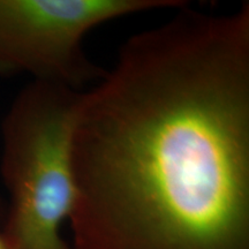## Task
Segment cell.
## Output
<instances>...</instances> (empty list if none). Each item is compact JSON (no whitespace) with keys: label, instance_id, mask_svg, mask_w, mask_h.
Returning <instances> with one entry per match:
<instances>
[{"label":"cell","instance_id":"1","mask_svg":"<svg viewBox=\"0 0 249 249\" xmlns=\"http://www.w3.org/2000/svg\"><path fill=\"white\" fill-rule=\"evenodd\" d=\"M176 12L81 93L74 249H249V4Z\"/></svg>","mask_w":249,"mask_h":249},{"label":"cell","instance_id":"2","mask_svg":"<svg viewBox=\"0 0 249 249\" xmlns=\"http://www.w3.org/2000/svg\"><path fill=\"white\" fill-rule=\"evenodd\" d=\"M81 93L31 81L5 114L0 173L9 204L1 232L12 249H74L61 229L75 203L71 139Z\"/></svg>","mask_w":249,"mask_h":249},{"label":"cell","instance_id":"3","mask_svg":"<svg viewBox=\"0 0 249 249\" xmlns=\"http://www.w3.org/2000/svg\"><path fill=\"white\" fill-rule=\"evenodd\" d=\"M181 0H0V75H29L83 91L105 74L87 55L92 29L142 12L182 7Z\"/></svg>","mask_w":249,"mask_h":249},{"label":"cell","instance_id":"4","mask_svg":"<svg viewBox=\"0 0 249 249\" xmlns=\"http://www.w3.org/2000/svg\"><path fill=\"white\" fill-rule=\"evenodd\" d=\"M0 249H12V247L9 246L8 241L6 240L5 235L2 234L1 231H0Z\"/></svg>","mask_w":249,"mask_h":249},{"label":"cell","instance_id":"5","mask_svg":"<svg viewBox=\"0 0 249 249\" xmlns=\"http://www.w3.org/2000/svg\"><path fill=\"white\" fill-rule=\"evenodd\" d=\"M5 213L6 209L4 208V204H2L1 197H0V219H1V218H5Z\"/></svg>","mask_w":249,"mask_h":249}]
</instances>
